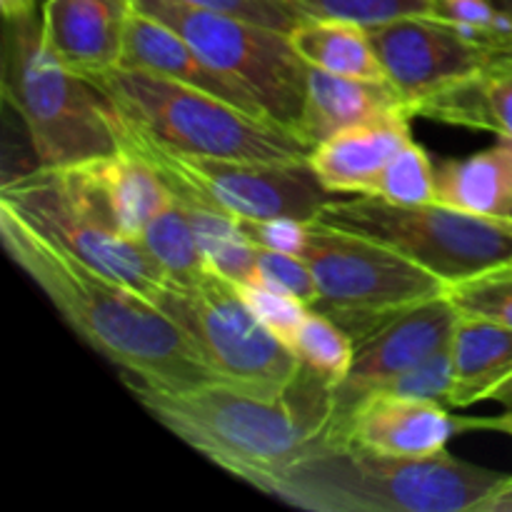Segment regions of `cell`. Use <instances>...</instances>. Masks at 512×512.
<instances>
[{"instance_id":"cell-1","label":"cell","mask_w":512,"mask_h":512,"mask_svg":"<svg viewBox=\"0 0 512 512\" xmlns=\"http://www.w3.org/2000/svg\"><path fill=\"white\" fill-rule=\"evenodd\" d=\"M0 240L8 258L43 290L75 335L115 365L125 385L178 390L215 380L158 305L45 240L3 205Z\"/></svg>"},{"instance_id":"cell-2","label":"cell","mask_w":512,"mask_h":512,"mask_svg":"<svg viewBox=\"0 0 512 512\" xmlns=\"http://www.w3.org/2000/svg\"><path fill=\"white\" fill-rule=\"evenodd\" d=\"M125 388L175 438L265 495L323 433L333 385L303 365L283 395L253 393L223 380L178 390L135 383Z\"/></svg>"},{"instance_id":"cell-3","label":"cell","mask_w":512,"mask_h":512,"mask_svg":"<svg viewBox=\"0 0 512 512\" xmlns=\"http://www.w3.org/2000/svg\"><path fill=\"white\" fill-rule=\"evenodd\" d=\"M500 480L448 450L395 458L313 440L265 495L313 512H475Z\"/></svg>"},{"instance_id":"cell-4","label":"cell","mask_w":512,"mask_h":512,"mask_svg":"<svg viewBox=\"0 0 512 512\" xmlns=\"http://www.w3.org/2000/svg\"><path fill=\"white\" fill-rule=\"evenodd\" d=\"M3 98L28 128L43 168L83 165L120 148L113 103L50 53L40 15L5 20Z\"/></svg>"},{"instance_id":"cell-5","label":"cell","mask_w":512,"mask_h":512,"mask_svg":"<svg viewBox=\"0 0 512 512\" xmlns=\"http://www.w3.org/2000/svg\"><path fill=\"white\" fill-rule=\"evenodd\" d=\"M90 80L120 118L178 153L233 160H308L313 153L293 128L160 75L113 68Z\"/></svg>"},{"instance_id":"cell-6","label":"cell","mask_w":512,"mask_h":512,"mask_svg":"<svg viewBox=\"0 0 512 512\" xmlns=\"http://www.w3.org/2000/svg\"><path fill=\"white\" fill-rule=\"evenodd\" d=\"M0 205L45 240L68 250L90 268L130 285L153 305L168 285V278L143 245L120 233L83 165H38L33 173L5 178Z\"/></svg>"},{"instance_id":"cell-7","label":"cell","mask_w":512,"mask_h":512,"mask_svg":"<svg viewBox=\"0 0 512 512\" xmlns=\"http://www.w3.org/2000/svg\"><path fill=\"white\" fill-rule=\"evenodd\" d=\"M303 258L318 288L313 310L335 320L355 343L448 288L400 250L320 220L310 223Z\"/></svg>"},{"instance_id":"cell-8","label":"cell","mask_w":512,"mask_h":512,"mask_svg":"<svg viewBox=\"0 0 512 512\" xmlns=\"http://www.w3.org/2000/svg\"><path fill=\"white\" fill-rule=\"evenodd\" d=\"M318 220L400 250L445 285L512 263V218L475 215L438 200L393 205L375 195H340Z\"/></svg>"},{"instance_id":"cell-9","label":"cell","mask_w":512,"mask_h":512,"mask_svg":"<svg viewBox=\"0 0 512 512\" xmlns=\"http://www.w3.org/2000/svg\"><path fill=\"white\" fill-rule=\"evenodd\" d=\"M180 328L215 380L263 395H283L300 375L288 343L270 333L238 285L210 273L198 285L168 283L155 300Z\"/></svg>"},{"instance_id":"cell-10","label":"cell","mask_w":512,"mask_h":512,"mask_svg":"<svg viewBox=\"0 0 512 512\" xmlns=\"http://www.w3.org/2000/svg\"><path fill=\"white\" fill-rule=\"evenodd\" d=\"M133 8L178 30L210 68L238 85L270 120L298 128L310 68L288 33L180 0H133Z\"/></svg>"},{"instance_id":"cell-11","label":"cell","mask_w":512,"mask_h":512,"mask_svg":"<svg viewBox=\"0 0 512 512\" xmlns=\"http://www.w3.org/2000/svg\"><path fill=\"white\" fill-rule=\"evenodd\" d=\"M118 113V110H115ZM120 125L140 145L178 168L205 198L223 213L248 220L298 218L305 223L318 220L335 195L323 185L308 160H233L188 155L168 148L130 125L118 115Z\"/></svg>"},{"instance_id":"cell-12","label":"cell","mask_w":512,"mask_h":512,"mask_svg":"<svg viewBox=\"0 0 512 512\" xmlns=\"http://www.w3.org/2000/svg\"><path fill=\"white\" fill-rule=\"evenodd\" d=\"M458 310L443 295L380 325L355 343V358L340 383L330 388V410L318 443L333 445L355 410L408 368L450 343Z\"/></svg>"},{"instance_id":"cell-13","label":"cell","mask_w":512,"mask_h":512,"mask_svg":"<svg viewBox=\"0 0 512 512\" xmlns=\"http://www.w3.org/2000/svg\"><path fill=\"white\" fill-rule=\"evenodd\" d=\"M368 30L385 78L410 113L423 98L490 65L483 45L438 15H408Z\"/></svg>"},{"instance_id":"cell-14","label":"cell","mask_w":512,"mask_h":512,"mask_svg":"<svg viewBox=\"0 0 512 512\" xmlns=\"http://www.w3.org/2000/svg\"><path fill=\"white\" fill-rule=\"evenodd\" d=\"M468 430H478V418H455L443 403L375 393L355 410L333 445L395 458H428L448 450L450 438Z\"/></svg>"},{"instance_id":"cell-15","label":"cell","mask_w":512,"mask_h":512,"mask_svg":"<svg viewBox=\"0 0 512 512\" xmlns=\"http://www.w3.org/2000/svg\"><path fill=\"white\" fill-rule=\"evenodd\" d=\"M408 105L330 135L310 153V165L335 195H370L385 165L413 140Z\"/></svg>"},{"instance_id":"cell-16","label":"cell","mask_w":512,"mask_h":512,"mask_svg":"<svg viewBox=\"0 0 512 512\" xmlns=\"http://www.w3.org/2000/svg\"><path fill=\"white\" fill-rule=\"evenodd\" d=\"M118 68L143 70V73L160 75L175 83L190 85L203 93H213L248 113L265 115L253 98L243 93L235 83H230L223 73L210 68L198 50L163 20L130 8L123 23V53ZM268 118V115H265Z\"/></svg>"},{"instance_id":"cell-17","label":"cell","mask_w":512,"mask_h":512,"mask_svg":"<svg viewBox=\"0 0 512 512\" xmlns=\"http://www.w3.org/2000/svg\"><path fill=\"white\" fill-rule=\"evenodd\" d=\"M125 15L108 0H45L43 40L60 63L90 80L120 65Z\"/></svg>"},{"instance_id":"cell-18","label":"cell","mask_w":512,"mask_h":512,"mask_svg":"<svg viewBox=\"0 0 512 512\" xmlns=\"http://www.w3.org/2000/svg\"><path fill=\"white\" fill-rule=\"evenodd\" d=\"M115 125H118L120 143L143 155V158L165 178L170 195H173V203L178 205L180 213L185 215V220H188L190 228H193L195 238H198L200 248H203L213 273L230 280L233 285L255 283V253H258V250H255L253 245H250V240L245 238L238 220H235L233 215L223 213L218 205L210 203V200L205 198V195L200 193L178 168L165 163L163 158L150 153L145 145H140L133 135L125 133L123 125H120L118 120V113H115Z\"/></svg>"},{"instance_id":"cell-19","label":"cell","mask_w":512,"mask_h":512,"mask_svg":"<svg viewBox=\"0 0 512 512\" xmlns=\"http://www.w3.org/2000/svg\"><path fill=\"white\" fill-rule=\"evenodd\" d=\"M400 105H405L403 98L388 80L345 78L310 68L303 113L295 130L315 148L330 135L380 118Z\"/></svg>"},{"instance_id":"cell-20","label":"cell","mask_w":512,"mask_h":512,"mask_svg":"<svg viewBox=\"0 0 512 512\" xmlns=\"http://www.w3.org/2000/svg\"><path fill=\"white\" fill-rule=\"evenodd\" d=\"M83 170L103 195L120 233L130 240H140L145 225L170 203L163 175L123 143L113 155L83 163Z\"/></svg>"},{"instance_id":"cell-21","label":"cell","mask_w":512,"mask_h":512,"mask_svg":"<svg viewBox=\"0 0 512 512\" xmlns=\"http://www.w3.org/2000/svg\"><path fill=\"white\" fill-rule=\"evenodd\" d=\"M450 353L453 388L448 408H470L490 400L512 378V330L505 325L458 315Z\"/></svg>"},{"instance_id":"cell-22","label":"cell","mask_w":512,"mask_h":512,"mask_svg":"<svg viewBox=\"0 0 512 512\" xmlns=\"http://www.w3.org/2000/svg\"><path fill=\"white\" fill-rule=\"evenodd\" d=\"M413 115L512 138V65L490 63L415 103Z\"/></svg>"},{"instance_id":"cell-23","label":"cell","mask_w":512,"mask_h":512,"mask_svg":"<svg viewBox=\"0 0 512 512\" xmlns=\"http://www.w3.org/2000/svg\"><path fill=\"white\" fill-rule=\"evenodd\" d=\"M438 203L488 218H512V138L468 158H450L435 165Z\"/></svg>"},{"instance_id":"cell-24","label":"cell","mask_w":512,"mask_h":512,"mask_svg":"<svg viewBox=\"0 0 512 512\" xmlns=\"http://www.w3.org/2000/svg\"><path fill=\"white\" fill-rule=\"evenodd\" d=\"M290 43L308 68L360 80H388L365 25L350 20L305 18Z\"/></svg>"},{"instance_id":"cell-25","label":"cell","mask_w":512,"mask_h":512,"mask_svg":"<svg viewBox=\"0 0 512 512\" xmlns=\"http://www.w3.org/2000/svg\"><path fill=\"white\" fill-rule=\"evenodd\" d=\"M138 243L163 270L168 283L198 285L200 280L213 273L193 228L180 213L178 205L173 203V195H170V203L145 225Z\"/></svg>"},{"instance_id":"cell-26","label":"cell","mask_w":512,"mask_h":512,"mask_svg":"<svg viewBox=\"0 0 512 512\" xmlns=\"http://www.w3.org/2000/svg\"><path fill=\"white\" fill-rule=\"evenodd\" d=\"M288 345L305 368L328 380L330 385L345 378L355 358V340L335 320L313 308L308 310Z\"/></svg>"},{"instance_id":"cell-27","label":"cell","mask_w":512,"mask_h":512,"mask_svg":"<svg viewBox=\"0 0 512 512\" xmlns=\"http://www.w3.org/2000/svg\"><path fill=\"white\" fill-rule=\"evenodd\" d=\"M375 198L393 205H423L438 200V178L428 150L410 140L375 180Z\"/></svg>"},{"instance_id":"cell-28","label":"cell","mask_w":512,"mask_h":512,"mask_svg":"<svg viewBox=\"0 0 512 512\" xmlns=\"http://www.w3.org/2000/svg\"><path fill=\"white\" fill-rule=\"evenodd\" d=\"M458 315L490 320L512 330V263L455 280L445 288Z\"/></svg>"},{"instance_id":"cell-29","label":"cell","mask_w":512,"mask_h":512,"mask_svg":"<svg viewBox=\"0 0 512 512\" xmlns=\"http://www.w3.org/2000/svg\"><path fill=\"white\" fill-rule=\"evenodd\" d=\"M308 18L350 20L375 28L408 15H433L435 0H295Z\"/></svg>"},{"instance_id":"cell-30","label":"cell","mask_w":512,"mask_h":512,"mask_svg":"<svg viewBox=\"0 0 512 512\" xmlns=\"http://www.w3.org/2000/svg\"><path fill=\"white\" fill-rule=\"evenodd\" d=\"M450 388H453V353H450L448 343L440 350H435L433 355H428L425 360H420L418 365L400 373L398 378L390 380L378 393L448 405Z\"/></svg>"},{"instance_id":"cell-31","label":"cell","mask_w":512,"mask_h":512,"mask_svg":"<svg viewBox=\"0 0 512 512\" xmlns=\"http://www.w3.org/2000/svg\"><path fill=\"white\" fill-rule=\"evenodd\" d=\"M255 283L268 285L278 293L293 295L313 308L318 298L313 270L303 255L273 253V250H258L255 253Z\"/></svg>"},{"instance_id":"cell-32","label":"cell","mask_w":512,"mask_h":512,"mask_svg":"<svg viewBox=\"0 0 512 512\" xmlns=\"http://www.w3.org/2000/svg\"><path fill=\"white\" fill-rule=\"evenodd\" d=\"M238 290L240 295H243L245 303H248V308L255 313V318H258L270 333L278 335L283 343H290V338H293L298 325L303 323V318L310 310V305H305L303 300L293 298V295L278 293V290L268 288V285L248 283L238 285Z\"/></svg>"},{"instance_id":"cell-33","label":"cell","mask_w":512,"mask_h":512,"mask_svg":"<svg viewBox=\"0 0 512 512\" xmlns=\"http://www.w3.org/2000/svg\"><path fill=\"white\" fill-rule=\"evenodd\" d=\"M180 3L235 15V18L250 20V23L265 25V28L288 35L308 18L295 0H180Z\"/></svg>"},{"instance_id":"cell-34","label":"cell","mask_w":512,"mask_h":512,"mask_svg":"<svg viewBox=\"0 0 512 512\" xmlns=\"http://www.w3.org/2000/svg\"><path fill=\"white\" fill-rule=\"evenodd\" d=\"M238 225L255 250H273V253L288 255H303L310 233V223L298 218H238Z\"/></svg>"},{"instance_id":"cell-35","label":"cell","mask_w":512,"mask_h":512,"mask_svg":"<svg viewBox=\"0 0 512 512\" xmlns=\"http://www.w3.org/2000/svg\"><path fill=\"white\" fill-rule=\"evenodd\" d=\"M490 400H495L503 408V413L495 415V418H478V430H495V433H505L512 438V378L500 385Z\"/></svg>"},{"instance_id":"cell-36","label":"cell","mask_w":512,"mask_h":512,"mask_svg":"<svg viewBox=\"0 0 512 512\" xmlns=\"http://www.w3.org/2000/svg\"><path fill=\"white\" fill-rule=\"evenodd\" d=\"M475 512H512V475H503L493 493L475 508Z\"/></svg>"},{"instance_id":"cell-37","label":"cell","mask_w":512,"mask_h":512,"mask_svg":"<svg viewBox=\"0 0 512 512\" xmlns=\"http://www.w3.org/2000/svg\"><path fill=\"white\" fill-rule=\"evenodd\" d=\"M493 3L498 5V8L503 10L505 15H508V20H510V33H508V38L503 40V43L495 45V48L488 50L490 63L512 65V0H493Z\"/></svg>"},{"instance_id":"cell-38","label":"cell","mask_w":512,"mask_h":512,"mask_svg":"<svg viewBox=\"0 0 512 512\" xmlns=\"http://www.w3.org/2000/svg\"><path fill=\"white\" fill-rule=\"evenodd\" d=\"M0 10L5 20L30 18V15H38V0H0Z\"/></svg>"},{"instance_id":"cell-39","label":"cell","mask_w":512,"mask_h":512,"mask_svg":"<svg viewBox=\"0 0 512 512\" xmlns=\"http://www.w3.org/2000/svg\"><path fill=\"white\" fill-rule=\"evenodd\" d=\"M108 3H113L115 8H120V10H130V8H133V0H108Z\"/></svg>"}]
</instances>
